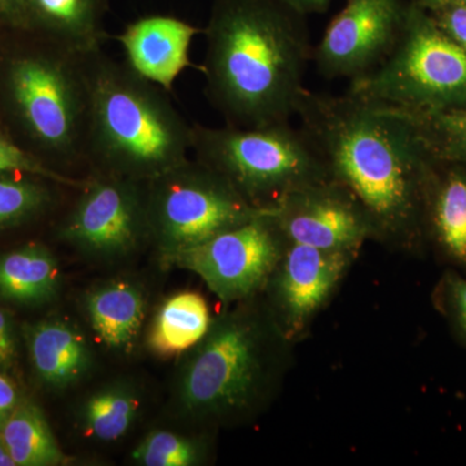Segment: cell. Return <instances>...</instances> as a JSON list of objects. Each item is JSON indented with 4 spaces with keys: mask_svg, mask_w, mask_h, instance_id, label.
<instances>
[{
    "mask_svg": "<svg viewBox=\"0 0 466 466\" xmlns=\"http://www.w3.org/2000/svg\"><path fill=\"white\" fill-rule=\"evenodd\" d=\"M296 116L328 179L354 196L372 231L410 228L431 162L440 159L415 112L350 92L306 90Z\"/></svg>",
    "mask_w": 466,
    "mask_h": 466,
    "instance_id": "cell-1",
    "label": "cell"
},
{
    "mask_svg": "<svg viewBox=\"0 0 466 466\" xmlns=\"http://www.w3.org/2000/svg\"><path fill=\"white\" fill-rule=\"evenodd\" d=\"M202 34L205 95L226 125L290 122L314 52L306 16L284 0H214Z\"/></svg>",
    "mask_w": 466,
    "mask_h": 466,
    "instance_id": "cell-2",
    "label": "cell"
},
{
    "mask_svg": "<svg viewBox=\"0 0 466 466\" xmlns=\"http://www.w3.org/2000/svg\"><path fill=\"white\" fill-rule=\"evenodd\" d=\"M88 171L148 182L189 158L193 125L167 91L103 50L87 55Z\"/></svg>",
    "mask_w": 466,
    "mask_h": 466,
    "instance_id": "cell-3",
    "label": "cell"
},
{
    "mask_svg": "<svg viewBox=\"0 0 466 466\" xmlns=\"http://www.w3.org/2000/svg\"><path fill=\"white\" fill-rule=\"evenodd\" d=\"M42 38L41 47L5 60L3 96L32 144L30 152L58 173L75 177L76 168H87V55Z\"/></svg>",
    "mask_w": 466,
    "mask_h": 466,
    "instance_id": "cell-4",
    "label": "cell"
},
{
    "mask_svg": "<svg viewBox=\"0 0 466 466\" xmlns=\"http://www.w3.org/2000/svg\"><path fill=\"white\" fill-rule=\"evenodd\" d=\"M192 153L263 208H275L289 193L328 179L311 143L290 122L256 128L193 125Z\"/></svg>",
    "mask_w": 466,
    "mask_h": 466,
    "instance_id": "cell-5",
    "label": "cell"
},
{
    "mask_svg": "<svg viewBox=\"0 0 466 466\" xmlns=\"http://www.w3.org/2000/svg\"><path fill=\"white\" fill-rule=\"evenodd\" d=\"M348 92L410 112L466 109V52L413 0L390 55Z\"/></svg>",
    "mask_w": 466,
    "mask_h": 466,
    "instance_id": "cell-6",
    "label": "cell"
},
{
    "mask_svg": "<svg viewBox=\"0 0 466 466\" xmlns=\"http://www.w3.org/2000/svg\"><path fill=\"white\" fill-rule=\"evenodd\" d=\"M146 198L149 242L165 266L271 210L251 204L225 177L189 158L146 182Z\"/></svg>",
    "mask_w": 466,
    "mask_h": 466,
    "instance_id": "cell-7",
    "label": "cell"
},
{
    "mask_svg": "<svg viewBox=\"0 0 466 466\" xmlns=\"http://www.w3.org/2000/svg\"><path fill=\"white\" fill-rule=\"evenodd\" d=\"M175 386V410L186 419L220 420L251 406L265 375V342L248 315L213 321L193 348Z\"/></svg>",
    "mask_w": 466,
    "mask_h": 466,
    "instance_id": "cell-8",
    "label": "cell"
},
{
    "mask_svg": "<svg viewBox=\"0 0 466 466\" xmlns=\"http://www.w3.org/2000/svg\"><path fill=\"white\" fill-rule=\"evenodd\" d=\"M57 226V238L97 258H118L149 242L146 182L88 171Z\"/></svg>",
    "mask_w": 466,
    "mask_h": 466,
    "instance_id": "cell-9",
    "label": "cell"
},
{
    "mask_svg": "<svg viewBox=\"0 0 466 466\" xmlns=\"http://www.w3.org/2000/svg\"><path fill=\"white\" fill-rule=\"evenodd\" d=\"M285 240L274 208L183 251L173 265L195 272L223 302L254 293L280 259Z\"/></svg>",
    "mask_w": 466,
    "mask_h": 466,
    "instance_id": "cell-10",
    "label": "cell"
},
{
    "mask_svg": "<svg viewBox=\"0 0 466 466\" xmlns=\"http://www.w3.org/2000/svg\"><path fill=\"white\" fill-rule=\"evenodd\" d=\"M406 0H346L330 21L312 58L324 78L350 81L381 66L400 41Z\"/></svg>",
    "mask_w": 466,
    "mask_h": 466,
    "instance_id": "cell-11",
    "label": "cell"
},
{
    "mask_svg": "<svg viewBox=\"0 0 466 466\" xmlns=\"http://www.w3.org/2000/svg\"><path fill=\"white\" fill-rule=\"evenodd\" d=\"M272 208L285 240L293 244L350 253L372 232L354 196L330 179L297 189Z\"/></svg>",
    "mask_w": 466,
    "mask_h": 466,
    "instance_id": "cell-12",
    "label": "cell"
},
{
    "mask_svg": "<svg viewBox=\"0 0 466 466\" xmlns=\"http://www.w3.org/2000/svg\"><path fill=\"white\" fill-rule=\"evenodd\" d=\"M198 33L202 30L180 18L153 15L126 26L116 39L135 72L171 91L180 73L192 66L189 48Z\"/></svg>",
    "mask_w": 466,
    "mask_h": 466,
    "instance_id": "cell-13",
    "label": "cell"
},
{
    "mask_svg": "<svg viewBox=\"0 0 466 466\" xmlns=\"http://www.w3.org/2000/svg\"><path fill=\"white\" fill-rule=\"evenodd\" d=\"M34 375L50 390H66L81 381L92 366L87 339L64 319H46L24 327Z\"/></svg>",
    "mask_w": 466,
    "mask_h": 466,
    "instance_id": "cell-14",
    "label": "cell"
},
{
    "mask_svg": "<svg viewBox=\"0 0 466 466\" xmlns=\"http://www.w3.org/2000/svg\"><path fill=\"white\" fill-rule=\"evenodd\" d=\"M348 253L290 242L281 272L280 293L288 320L294 328L305 323L339 283Z\"/></svg>",
    "mask_w": 466,
    "mask_h": 466,
    "instance_id": "cell-15",
    "label": "cell"
},
{
    "mask_svg": "<svg viewBox=\"0 0 466 466\" xmlns=\"http://www.w3.org/2000/svg\"><path fill=\"white\" fill-rule=\"evenodd\" d=\"M110 0H23L24 29L90 55L103 50Z\"/></svg>",
    "mask_w": 466,
    "mask_h": 466,
    "instance_id": "cell-16",
    "label": "cell"
},
{
    "mask_svg": "<svg viewBox=\"0 0 466 466\" xmlns=\"http://www.w3.org/2000/svg\"><path fill=\"white\" fill-rule=\"evenodd\" d=\"M146 296L139 285L112 280L88 291L86 315L103 345L115 351H130L142 332Z\"/></svg>",
    "mask_w": 466,
    "mask_h": 466,
    "instance_id": "cell-17",
    "label": "cell"
},
{
    "mask_svg": "<svg viewBox=\"0 0 466 466\" xmlns=\"http://www.w3.org/2000/svg\"><path fill=\"white\" fill-rule=\"evenodd\" d=\"M60 267L54 253L29 242L0 256V299L16 305L50 302L60 289Z\"/></svg>",
    "mask_w": 466,
    "mask_h": 466,
    "instance_id": "cell-18",
    "label": "cell"
},
{
    "mask_svg": "<svg viewBox=\"0 0 466 466\" xmlns=\"http://www.w3.org/2000/svg\"><path fill=\"white\" fill-rule=\"evenodd\" d=\"M211 323L204 297L196 291H180L159 306L150 324L147 345L156 357H177L198 346Z\"/></svg>",
    "mask_w": 466,
    "mask_h": 466,
    "instance_id": "cell-19",
    "label": "cell"
},
{
    "mask_svg": "<svg viewBox=\"0 0 466 466\" xmlns=\"http://www.w3.org/2000/svg\"><path fill=\"white\" fill-rule=\"evenodd\" d=\"M142 410V397L128 382H112L92 392L78 410L85 437L100 443L122 440L133 429Z\"/></svg>",
    "mask_w": 466,
    "mask_h": 466,
    "instance_id": "cell-20",
    "label": "cell"
},
{
    "mask_svg": "<svg viewBox=\"0 0 466 466\" xmlns=\"http://www.w3.org/2000/svg\"><path fill=\"white\" fill-rule=\"evenodd\" d=\"M16 466H57L67 459L41 408L24 398L0 431Z\"/></svg>",
    "mask_w": 466,
    "mask_h": 466,
    "instance_id": "cell-21",
    "label": "cell"
},
{
    "mask_svg": "<svg viewBox=\"0 0 466 466\" xmlns=\"http://www.w3.org/2000/svg\"><path fill=\"white\" fill-rule=\"evenodd\" d=\"M434 220L444 247L466 265V175L452 170L434 198Z\"/></svg>",
    "mask_w": 466,
    "mask_h": 466,
    "instance_id": "cell-22",
    "label": "cell"
},
{
    "mask_svg": "<svg viewBox=\"0 0 466 466\" xmlns=\"http://www.w3.org/2000/svg\"><path fill=\"white\" fill-rule=\"evenodd\" d=\"M42 180L0 174V232L29 222L54 204V192Z\"/></svg>",
    "mask_w": 466,
    "mask_h": 466,
    "instance_id": "cell-23",
    "label": "cell"
},
{
    "mask_svg": "<svg viewBox=\"0 0 466 466\" xmlns=\"http://www.w3.org/2000/svg\"><path fill=\"white\" fill-rule=\"evenodd\" d=\"M200 443L168 431H153L133 451L135 464L144 466H193L201 461Z\"/></svg>",
    "mask_w": 466,
    "mask_h": 466,
    "instance_id": "cell-24",
    "label": "cell"
},
{
    "mask_svg": "<svg viewBox=\"0 0 466 466\" xmlns=\"http://www.w3.org/2000/svg\"><path fill=\"white\" fill-rule=\"evenodd\" d=\"M441 161L466 164V109L417 113Z\"/></svg>",
    "mask_w": 466,
    "mask_h": 466,
    "instance_id": "cell-25",
    "label": "cell"
},
{
    "mask_svg": "<svg viewBox=\"0 0 466 466\" xmlns=\"http://www.w3.org/2000/svg\"><path fill=\"white\" fill-rule=\"evenodd\" d=\"M0 174H20L42 177L70 189L78 188L85 182V177H69L47 167L42 159L23 148L20 144L2 131H0Z\"/></svg>",
    "mask_w": 466,
    "mask_h": 466,
    "instance_id": "cell-26",
    "label": "cell"
},
{
    "mask_svg": "<svg viewBox=\"0 0 466 466\" xmlns=\"http://www.w3.org/2000/svg\"><path fill=\"white\" fill-rule=\"evenodd\" d=\"M431 11L437 25L466 52V7L441 5L431 8Z\"/></svg>",
    "mask_w": 466,
    "mask_h": 466,
    "instance_id": "cell-27",
    "label": "cell"
},
{
    "mask_svg": "<svg viewBox=\"0 0 466 466\" xmlns=\"http://www.w3.org/2000/svg\"><path fill=\"white\" fill-rule=\"evenodd\" d=\"M18 342L14 321L0 309V370L14 372L17 366Z\"/></svg>",
    "mask_w": 466,
    "mask_h": 466,
    "instance_id": "cell-28",
    "label": "cell"
},
{
    "mask_svg": "<svg viewBox=\"0 0 466 466\" xmlns=\"http://www.w3.org/2000/svg\"><path fill=\"white\" fill-rule=\"evenodd\" d=\"M23 400L17 383L9 373L0 370V431Z\"/></svg>",
    "mask_w": 466,
    "mask_h": 466,
    "instance_id": "cell-29",
    "label": "cell"
},
{
    "mask_svg": "<svg viewBox=\"0 0 466 466\" xmlns=\"http://www.w3.org/2000/svg\"><path fill=\"white\" fill-rule=\"evenodd\" d=\"M0 23L24 29L23 0H0Z\"/></svg>",
    "mask_w": 466,
    "mask_h": 466,
    "instance_id": "cell-30",
    "label": "cell"
},
{
    "mask_svg": "<svg viewBox=\"0 0 466 466\" xmlns=\"http://www.w3.org/2000/svg\"><path fill=\"white\" fill-rule=\"evenodd\" d=\"M294 11L303 16L312 14H324L329 8L332 0H284Z\"/></svg>",
    "mask_w": 466,
    "mask_h": 466,
    "instance_id": "cell-31",
    "label": "cell"
},
{
    "mask_svg": "<svg viewBox=\"0 0 466 466\" xmlns=\"http://www.w3.org/2000/svg\"><path fill=\"white\" fill-rule=\"evenodd\" d=\"M453 299L459 311L460 320L466 330V281L456 279L452 283Z\"/></svg>",
    "mask_w": 466,
    "mask_h": 466,
    "instance_id": "cell-32",
    "label": "cell"
},
{
    "mask_svg": "<svg viewBox=\"0 0 466 466\" xmlns=\"http://www.w3.org/2000/svg\"><path fill=\"white\" fill-rule=\"evenodd\" d=\"M415 2L425 9L441 7V5H464L466 7V0H415Z\"/></svg>",
    "mask_w": 466,
    "mask_h": 466,
    "instance_id": "cell-33",
    "label": "cell"
},
{
    "mask_svg": "<svg viewBox=\"0 0 466 466\" xmlns=\"http://www.w3.org/2000/svg\"><path fill=\"white\" fill-rule=\"evenodd\" d=\"M0 466H16L11 455H9L7 446H5L2 435H0Z\"/></svg>",
    "mask_w": 466,
    "mask_h": 466,
    "instance_id": "cell-34",
    "label": "cell"
}]
</instances>
